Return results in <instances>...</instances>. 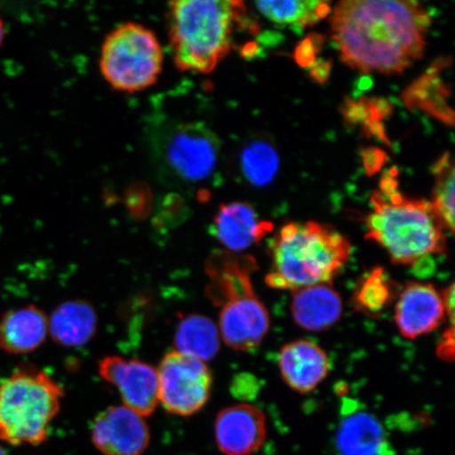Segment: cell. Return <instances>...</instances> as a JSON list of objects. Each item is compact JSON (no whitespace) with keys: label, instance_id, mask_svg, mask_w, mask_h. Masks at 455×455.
<instances>
[{"label":"cell","instance_id":"cell-15","mask_svg":"<svg viewBox=\"0 0 455 455\" xmlns=\"http://www.w3.org/2000/svg\"><path fill=\"white\" fill-rule=\"evenodd\" d=\"M278 367L284 383L299 394H308L328 377L330 361L326 351L315 341L299 339L283 347Z\"/></svg>","mask_w":455,"mask_h":455},{"label":"cell","instance_id":"cell-1","mask_svg":"<svg viewBox=\"0 0 455 455\" xmlns=\"http://www.w3.org/2000/svg\"><path fill=\"white\" fill-rule=\"evenodd\" d=\"M330 25L347 66L400 74L422 59L431 16L418 2L346 0L333 9Z\"/></svg>","mask_w":455,"mask_h":455},{"label":"cell","instance_id":"cell-8","mask_svg":"<svg viewBox=\"0 0 455 455\" xmlns=\"http://www.w3.org/2000/svg\"><path fill=\"white\" fill-rule=\"evenodd\" d=\"M220 141L202 123L170 127L161 140V161L180 183L196 184L212 176L219 161Z\"/></svg>","mask_w":455,"mask_h":455},{"label":"cell","instance_id":"cell-27","mask_svg":"<svg viewBox=\"0 0 455 455\" xmlns=\"http://www.w3.org/2000/svg\"><path fill=\"white\" fill-rule=\"evenodd\" d=\"M437 355L443 361H454V326L451 325L445 332H443L439 347H437Z\"/></svg>","mask_w":455,"mask_h":455},{"label":"cell","instance_id":"cell-21","mask_svg":"<svg viewBox=\"0 0 455 455\" xmlns=\"http://www.w3.org/2000/svg\"><path fill=\"white\" fill-rule=\"evenodd\" d=\"M220 334L216 323L201 315L181 318L175 333L176 350L204 363L212 360L220 348Z\"/></svg>","mask_w":455,"mask_h":455},{"label":"cell","instance_id":"cell-26","mask_svg":"<svg viewBox=\"0 0 455 455\" xmlns=\"http://www.w3.org/2000/svg\"><path fill=\"white\" fill-rule=\"evenodd\" d=\"M390 111L389 104L379 100L348 101L345 104L344 116L355 124H366L374 135H384L379 121Z\"/></svg>","mask_w":455,"mask_h":455},{"label":"cell","instance_id":"cell-29","mask_svg":"<svg viewBox=\"0 0 455 455\" xmlns=\"http://www.w3.org/2000/svg\"><path fill=\"white\" fill-rule=\"evenodd\" d=\"M0 455H8V453L5 452L4 449L2 446H0Z\"/></svg>","mask_w":455,"mask_h":455},{"label":"cell","instance_id":"cell-16","mask_svg":"<svg viewBox=\"0 0 455 455\" xmlns=\"http://www.w3.org/2000/svg\"><path fill=\"white\" fill-rule=\"evenodd\" d=\"M293 320L307 331L331 328L343 315V300L330 283L312 284L292 291Z\"/></svg>","mask_w":455,"mask_h":455},{"label":"cell","instance_id":"cell-12","mask_svg":"<svg viewBox=\"0 0 455 455\" xmlns=\"http://www.w3.org/2000/svg\"><path fill=\"white\" fill-rule=\"evenodd\" d=\"M445 317L443 294L434 284L411 283L398 295L395 321L403 338L415 339L435 331Z\"/></svg>","mask_w":455,"mask_h":455},{"label":"cell","instance_id":"cell-23","mask_svg":"<svg viewBox=\"0 0 455 455\" xmlns=\"http://www.w3.org/2000/svg\"><path fill=\"white\" fill-rule=\"evenodd\" d=\"M280 167V157L270 141L254 140L243 148L240 168L250 184L261 187L271 183Z\"/></svg>","mask_w":455,"mask_h":455},{"label":"cell","instance_id":"cell-5","mask_svg":"<svg viewBox=\"0 0 455 455\" xmlns=\"http://www.w3.org/2000/svg\"><path fill=\"white\" fill-rule=\"evenodd\" d=\"M351 243L335 228L307 221L284 225L270 244L269 287L294 290L330 283L350 259Z\"/></svg>","mask_w":455,"mask_h":455},{"label":"cell","instance_id":"cell-4","mask_svg":"<svg viewBox=\"0 0 455 455\" xmlns=\"http://www.w3.org/2000/svg\"><path fill=\"white\" fill-rule=\"evenodd\" d=\"M246 7L235 0H178L168 4L171 53L180 70L212 73L230 53Z\"/></svg>","mask_w":455,"mask_h":455},{"label":"cell","instance_id":"cell-9","mask_svg":"<svg viewBox=\"0 0 455 455\" xmlns=\"http://www.w3.org/2000/svg\"><path fill=\"white\" fill-rule=\"evenodd\" d=\"M159 403L171 414L190 417L206 406L213 377L207 363L170 351L157 370Z\"/></svg>","mask_w":455,"mask_h":455},{"label":"cell","instance_id":"cell-13","mask_svg":"<svg viewBox=\"0 0 455 455\" xmlns=\"http://www.w3.org/2000/svg\"><path fill=\"white\" fill-rule=\"evenodd\" d=\"M214 435L225 455H252L266 441L265 414L249 403L225 408L216 417Z\"/></svg>","mask_w":455,"mask_h":455},{"label":"cell","instance_id":"cell-18","mask_svg":"<svg viewBox=\"0 0 455 455\" xmlns=\"http://www.w3.org/2000/svg\"><path fill=\"white\" fill-rule=\"evenodd\" d=\"M335 445L339 455H386L388 441L375 415L355 409L341 419Z\"/></svg>","mask_w":455,"mask_h":455},{"label":"cell","instance_id":"cell-17","mask_svg":"<svg viewBox=\"0 0 455 455\" xmlns=\"http://www.w3.org/2000/svg\"><path fill=\"white\" fill-rule=\"evenodd\" d=\"M48 332L49 318L38 307L10 310L0 318V349L9 355L31 354L44 343Z\"/></svg>","mask_w":455,"mask_h":455},{"label":"cell","instance_id":"cell-28","mask_svg":"<svg viewBox=\"0 0 455 455\" xmlns=\"http://www.w3.org/2000/svg\"><path fill=\"white\" fill-rule=\"evenodd\" d=\"M4 38V25L3 20L0 19V45H2Z\"/></svg>","mask_w":455,"mask_h":455},{"label":"cell","instance_id":"cell-20","mask_svg":"<svg viewBox=\"0 0 455 455\" xmlns=\"http://www.w3.org/2000/svg\"><path fill=\"white\" fill-rule=\"evenodd\" d=\"M446 60H437L403 92V102L412 109H420L453 126V111L448 105L449 91L443 82L441 72Z\"/></svg>","mask_w":455,"mask_h":455},{"label":"cell","instance_id":"cell-14","mask_svg":"<svg viewBox=\"0 0 455 455\" xmlns=\"http://www.w3.org/2000/svg\"><path fill=\"white\" fill-rule=\"evenodd\" d=\"M273 229L270 221L260 220L251 204L230 203L221 204L212 225V235L226 251L242 253Z\"/></svg>","mask_w":455,"mask_h":455},{"label":"cell","instance_id":"cell-6","mask_svg":"<svg viewBox=\"0 0 455 455\" xmlns=\"http://www.w3.org/2000/svg\"><path fill=\"white\" fill-rule=\"evenodd\" d=\"M64 388L44 370L27 365L0 383V441L41 445L59 414Z\"/></svg>","mask_w":455,"mask_h":455},{"label":"cell","instance_id":"cell-22","mask_svg":"<svg viewBox=\"0 0 455 455\" xmlns=\"http://www.w3.org/2000/svg\"><path fill=\"white\" fill-rule=\"evenodd\" d=\"M255 5L275 24L300 28L315 26L331 12L328 3L315 0H269Z\"/></svg>","mask_w":455,"mask_h":455},{"label":"cell","instance_id":"cell-24","mask_svg":"<svg viewBox=\"0 0 455 455\" xmlns=\"http://www.w3.org/2000/svg\"><path fill=\"white\" fill-rule=\"evenodd\" d=\"M432 173L435 176L430 202L434 212L445 231L454 233V162L449 152L437 159Z\"/></svg>","mask_w":455,"mask_h":455},{"label":"cell","instance_id":"cell-7","mask_svg":"<svg viewBox=\"0 0 455 455\" xmlns=\"http://www.w3.org/2000/svg\"><path fill=\"white\" fill-rule=\"evenodd\" d=\"M164 51L155 33L136 22L114 28L102 44L100 68L113 89L134 93L161 76Z\"/></svg>","mask_w":455,"mask_h":455},{"label":"cell","instance_id":"cell-10","mask_svg":"<svg viewBox=\"0 0 455 455\" xmlns=\"http://www.w3.org/2000/svg\"><path fill=\"white\" fill-rule=\"evenodd\" d=\"M102 379L116 387L124 406L142 418L149 417L159 403L157 369L135 358L107 356L99 366Z\"/></svg>","mask_w":455,"mask_h":455},{"label":"cell","instance_id":"cell-25","mask_svg":"<svg viewBox=\"0 0 455 455\" xmlns=\"http://www.w3.org/2000/svg\"><path fill=\"white\" fill-rule=\"evenodd\" d=\"M395 295L394 282L383 268H377L356 288L354 305L358 311L373 316L382 312L394 300Z\"/></svg>","mask_w":455,"mask_h":455},{"label":"cell","instance_id":"cell-11","mask_svg":"<svg viewBox=\"0 0 455 455\" xmlns=\"http://www.w3.org/2000/svg\"><path fill=\"white\" fill-rule=\"evenodd\" d=\"M91 439L104 455H142L149 447L150 431L140 414L112 406L95 418Z\"/></svg>","mask_w":455,"mask_h":455},{"label":"cell","instance_id":"cell-3","mask_svg":"<svg viewBox=\"0 0 455 455\" xmlns=\"http://www.w3.org/2000/svg\"><path fill=\"white\" fill-rule=\"evenodd\" d=\"M207 297L220 309L221 339L236 351H252L270 330V315L252 283L258 269L251 255L215 251L206 261Z\"/></svg>","mask_w":455,"mask_h":455},{"label":"cell","instance_id":"cell-19","mask_svg":"<svg viewBox=\"0 0 455 455\" xmlns=\"http://www.w3.org/2000/svg\"><path fill=\"white\" fill-rule=\"evenodd\" d=\"M98 330V315L88 301H66L53 311L49 332L56 344L77 348L87 345Z\"/></svg>","mask_w":455,"mask_h":455},{"label":"cell","instance_id":"cell-2","mask_svg":"<svg viewBox=\"0 0 455 455\" xmlns=\"http://www.w3.org/2000/svg\"><path fill=\"white\" fill-rule=\"evenodd\" d=\"M371 207L366 238L382 247L395 264L417 266L446 253V231L431 204L402 196L395 175L389 172L380 180Z\"/></svg>","mask_w":455,"mask_h":455}]
</instances>
